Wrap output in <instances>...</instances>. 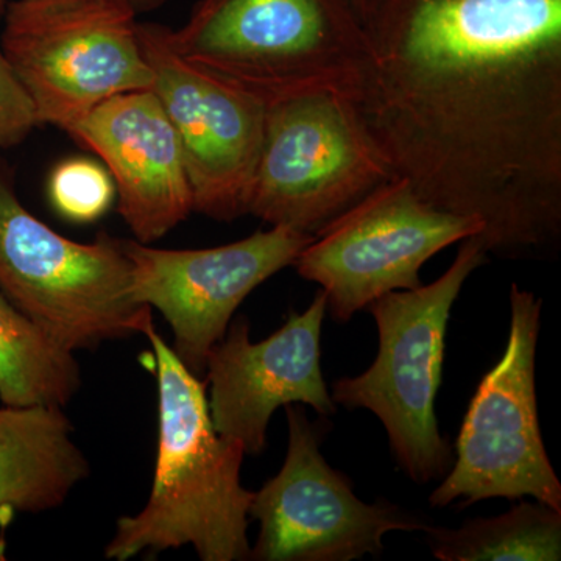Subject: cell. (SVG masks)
Returning <instances> with one entry per match:
<instances>
[{
    "instance_id": "obj_1",
    "label": "cell",
    "mask_w": 561,
    "mask_h": 561,
    "mask_svg": "<svg viewBox=\"0 0 561 561\" xmlns=\"http://www.w3.org/2000/svg\"><path fill=\"white\" fill-rule=\"evenodd\" d=\"M356 103L398 179L485 253L561 241V0H383Z\"/></svg>"
},
{
    "instance_id": "obj_2",
    "label": "cell",
    "mask_w": 561,
    "mask_h": 561,
    "mask_svg": "<svg viewBox=\"0 0 561 561\" xmlns=\"http://www.w3.org/2000/svg\"><path fill=\"white\" fill-rule=\"evenodd\" d=\"M158 379V454L146 507L117 519L108 560L158 556L192 546L203 561L251 560L249 508L241 482L245 451L217 434L206 382L192 375L150 323Z\"/></svg>"
},
{
    "instance_id": "obj_3",
    "label": "cell",
    "mask_w": 561,
    "mask_h": 561,
    "mask_svg": "<svg viewBox=\"0 0 561 561\" xmlns=\"http://www.w3.org/2000/svg\"><path fill=\"white\" fill-rule=\"evenodd\" d=\"M171 39L267 105L319 92L357 103L370 73L367 32L345 0H198Z\"/></svg>"
},
{
    "instance_id": "obj_4",
    "label": "cell",
    "mask_w": 561,
    "mask_h": 561,
    "mask_svg": "<svg viewBox=\"0 0 561 561\" xmlns=\"http://www.w3.org/2000/svg\"><path fill=\"white\" fill-rule=\"evenodd\" d=\"M461 242L440 278L416 289L389 291L367 306L378 324V356L356 378L332 383L335 404L367 409L381 420L394 459L421 485L442 478L454 461L435 416L446 328L461 287L486 262L474 238Z\"/></svg>"
},
{
    "instance_id": "obj_5",
    "label": "cell",
    "mask_w": 561,
    "mask_h": 561,
    "mask_svg": "<svg viewBox=\"0 0 561 561\" xmlns=\"http://www.w3.org/2000/svg\"><path fill=\"white\" fill-rule=\"evenodd\" d=\"M0 290L72 351L144 334L149 306L131 294L124 241L101 232L70 241L33 216L0 168Z\"/></svg>"
},
{
    "instance_id": "obj_6",
    "label": "cell",
    "mask_w": 561,
    "mask_h": 561,
    "mask_svg": "<svg viewBox=\"0 0 561 561\" xmlns=\"http://www.w3.org/2000/svg\"><path fill=\"white\" fill-rule=\"evenodd\" d=\"M138 16L122 0L5 2L0 44L41 125L68 133L114 95L150 90Z\"/></svg>"
},
{
    "instance_id": "obj_7",
    "label": "cell",
    "mask_w": 561,
    "mask_h": 561,
    "mask_svg": "<svg viewBox=\"0 0 561 561\" xmlns=\"http://www.w3.org/2000/svg\"><path fill=\"white\" fill-rule=\"evenodd\" d=\"M394 179L356 103L331 92L284 99L265 111L247 214L316 238Z\"/></svg>"
},
{
    "instance_id": "obj_8",
    "label": "cell",
    "mask_w": 561,
    "mask_h": 561,
    "mask_svg": "<svg viewBox=\"0 0 561 561\" xmlns=\"http://www.w3.org/2000/svg\"><path fill=\"white\" fill-rule=\"evenodd\" d=\"M541 305L531 291L512 284L507 348L472 397L456 460L432 491V507L530 496L561 512V483L542 442L535 389Z\"/></svg>"
},
{
    "instance_id": "obj_9",
    "label": "cell",
    "mask_w": 561,
    "mask_h": 561,
    "mask_svg": "<svg viewBox=\"0 0 561 561\" xmlns=\"http://www.w3.org/2000/svg\"><path fill=\"white\" fill-rule=\"evenodd\" d=\"M481 232L478 220L434 208L394 179L317 234L294 265L327 294L332 319L345 323L389 291L423 286L420 272L431 257Z\"/></svg>"
},
{
    "instance_id": "obj_10",
    "label": "cell",
    "mask_w": 561,
    "mask_h": 561,
    "mask_svg": "<svg viewBox=\"0 0 561 561\" xmlns=\"http://www.w3.org/2000/svg\"><path fill=\"white\" fill-rule=\"evenodd\" d=\"M289 448L278 474L251 501L250 518L260 523L251 549L257 561H351L379 556L390 531L426 530L420 516L379 500L360 501L350 479L321 456L327 419L308 420L301 408L286 405Z\"/></svg>"
},
{
    "instance_id": "obj_11",
    "label": "cell",
    "mask_w": 561,
    "mask_h": 561,
    "mask_svg": "<svg viewBox=\"0 0 561 561\" xmlns=\"http://www.w3.org/2000/svg\"><path fill=\"white\" fill-rule=\"evenodd\" d=\"M139 36L151 91L179 136L195 213L221 221L249 216L267 103L181 57L165 25L139 22Z\"/></svg>"
},
{
    "instance_id": "obj_12",
    "label": "cell",
    "mask_w": 561,
    "mask_h": 561,
    "mask_svg": "<svg viewBox=\"0 0 561 561\" xmlns=\"http://www.w3.org/2000/svg\"><path fill=\"white\" fill-rule=\"evenodd\" d=\"M312 241L306 232L272 227L216 249H157L136 239L124 247L133 297L164 317L173 353L201 378L236 309L257 286L294 265Z\"/></svg>"
},
{
    "instance_id": "obj_13",
    "label": "cell",
    "mask_w": 561,
    "mask_h": 561,
    "mask_svg": "<svg viewBox=\"0 0 561 561\" xmlns=\"http://www.w3.org/2000/svg\"><path fill=\"white\" fill-rule=\"evenodd\" d=\"M327 311V294L317 291L308 311H290L284 327L256 343L250 341L249 321L239 317L210 350L205 370L210 420L217 434L239 443L247 456L264 451L273 412L283 405H311L324 419L337 411L320 364Z\"/></svg>"
},
{
    "instance_id": "obj_14",
    "label": "cell",
    "mask_w": 561,
    "mask_h": 561,
    "mask_svg": "<svg viewBox=\"0 0 561 561\" xmlns=\"http://www.w3.org/2000/svg\"><path fill=\"white\" fill-rule=\"evenodd\" d=\"M68 135L101 158L136 241H160L194 213L179 136L151 88L102 102Z\"/></svg>"
},
{
    "instance_id": "obj_15",
    "label": "cell",
    "mask_w": 561,
    "mask_h": 561,
    "mask_svg": "<svg viewBox=\"0 0 561 561\" xmlns=\"http://www.w3.org/2000/svg\"><path fill=\"white\" fill-rule=\"evenodd\" d=\"M90 472L62 408L2 404L0 512L55 511Z\"/></svg>"
},
{
    "instance_id": "obj_16",
    "label": "cell",
    "mask_w": 561,
    "mask_h": 561,
    "mask_svg": "<svg viewBox=\"0 0 561 561\" xmlns=\"http://www.w3.org/2000/svg\"><path fill=\"white\" fill-rule=\"evenodd\" d=\"M80 387V365L72 351L55 342L0 290V402L65 408Z\"/></svg>"
},
{
    "instance_id": "obj_17",
    "label": "cell",
    "mask_w": 561,
    "mask_h": 561,
    "mask_svg": "<svg viewBox=\"0 0 561 561\" xmlns=\"http://www.w3.org/2000/svg\"><path fill=\"white\" fill-rule=\"evenodd\" d=\"M427 545L443 561H559L561 512L522 502L504 515L468 519L457 529L430 526Z\"/></svg>"
},
{
    "instance_id": "obj_18",
    "label": "cell",
    "mask_w": 561,
    "mask_h": 561,
    "mask_svg": "<svg viewBox=\"0 0 561 561\" xmlns=\"http://www.w3.org/2000/svg\"><path fill=\"white\" fill-rule=\"evenodd\" d=\"M49 197L65 219L91 224L105 216L116 190L105 165L87 158H73L62 161L51 172Z\"/></svg>"
},
{
    "instance_id": "obj_19",
    "label": "cell",
    "mask_w": 561,
    "mask_h": 561,
    "mask_svg": "<svg viewBox=\"0 0 561 561\" xmlns=\"http://www.w3.org/2000/svg\"><path fill=\"white\" fill-rule=\"evenodd\" d=\"M3 7L0 2V16ZM39 125L35 103L0 44V150L18 146Z\"/></svg>"
},
{
    "instance_id": "obj_20",
    "label": "cell",
    "mask_w": 561,
    "mask_h": 561,
    "mask_svg": "<svg viewBox=\"0 0 561 561\" xmlns=\"http://www.w3.org/2000/svg\"><path fill=\"white\" fill-rule=\"evenodd\" d=\"M345 2L348 3L350 9L354 11L362 25H365L382 5L383 0H345Z\"/></svg>"
},
{
    "instance_id": "obj_21",
    "label": "cell",
    "mask_w": 561,
    "mask_h": 561,
    "mask_svg": "<svg viewBox=\"0 0 561 561\" xmlns=\"http://www.w3.org/2000/svg\"><path fill=\"white\" fill-rule=\"evenodd\" d=\"M7 2V0H0ZM122 2L130 5L138 14L150 13V11L160 10L161 7L168 5L171 0H122Z\"/></svg>"
},
{
    "instance_id": "obj_22",
    "label": "cell",
    "mask_w": 561,
    "mask_h": 561,
    "mask_svg": "<svg viewBox=\"0 0 561 561\" xmlns=\"http://www.w3.org/2000/svg\"><path fill=\"white\" fill-rule=\"evenodd\" d=\"M0 560H5V541H0Z\"/></svg>"
}]
</instances>
